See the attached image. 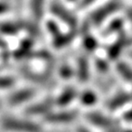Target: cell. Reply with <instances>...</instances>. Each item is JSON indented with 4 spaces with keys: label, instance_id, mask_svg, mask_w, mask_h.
<instances>
[{
    "label": "cell",
    "instance_id": "21",
    "mask_svg": "<svg viewBox=\"0 0 132 132\" xmlns=\"http://www.w3.org/2000/svg\"><path fill=\"white\" fill-rule=\"evenodd\" d=\"M72 70L69 65H62L60 69V74L63 79H69L72 76Z\"/></svg>",
    "mask_w": 132,
    "mask_h": 132
},
{
    "label": "cell",
    "instance_id": "25",
    "mask_svg": "<svg viewBox=\"0 0 132 132\" xmlns=\"http://www.w3.org/2000/svg\"><path fill=\"white\" fill-rule=\"evenodd\" d=\"M123 118H124V119L126 120V121L132 123V109L127 111L126 113H124Z\"/></svg>",
    "mask_w": 132,
    "mask_h": 132
},
{
    "label": "cell",
    "instance_id": "29",
    "mask_svg": "<svg viewBox=\"0 0 132 132\" xmlns=\"http://www.w3.org/2000/svg\"></svg>",
    "mask_w": 132,
    "mask_h": 132
},
{
    "label": "cell",
    "instance_id": "4",
    "mask_svg": "<svg viewBox=\"0 0 132 132\" xmlns=\"http://www.w3.org/2000/svg\"><path fill=\"white\" fill-rule=\"evenodd\" d=\"M86 119L95 127L105 129V131L117 125V122L115 120L99 112H91L87 114Z\"/></svg>",
    "mask_w": 132,
    "mask_h": 132
},
{
    "label": "cell",
    "instance_id": "3",
    "mask_svg": "<svg viewBox=\"0 0 132 132\" xmlns=\"http://www.w3.org/2000/svg\"><path fill=\"white\" fill-rule=\"evenodd\" d=\"M51 11L54 16H56L63 23L67 24L72 29V30H75L77 27V19L69 10H67L63 6L60 4H52L51 6Z\"/></svg>",
    "mask_w": 132,
    "mask_h": 132
},
{
    "label": "cell",
    "instance_id": "28",
    "mask_svg": "<svg viewBox=\"0 0 132 132\" xmlns=\"http://www.w3.org/2000/svg\"><path fill=\"white\" fill-rule=\"evenodd\" d=\"M68 2H70V3H72V2H75V1H77V0H67Z\"/></svg>",
    "mask_w": 132,
    "mask_h": 132
},
{
    "label": "cell",
    "instance_id": "10",
    "mask_svg": "<svg viewBox=\"0 0 132 132\" xmlns=\"http://www.w3.org/2000/svg\"><path fill=\"white\" fill-rule=\"evenodd\" d=\"M129 43L128 39L127 37H121L113 43L107 50V55L109 60H116L122 52L124 47H126L127 44Z\"/></svg>",
    "mask_w": 132,
    "mask_h": 132
},
{
    "label": "cell",
    "instance_id": "13",
    "mask_svg": "<svg viewBox=\"0 0 132 132\" xmlns=\"http://www.w3.org/2000/svg\"><path fill=\"white\" fill-rule=\"evenodd\" d=\"M22 29V24L13 21L0 23V33L4 35H16Z\"/></svg>",
    "mask_w": 132,
    "mask_h": 132
},
{
    "label": "cell",
    "instance_id": "23",
    "mask_svg": "<svg viewBox=\"0 0 132 132\" xmlns=\"http://www.w3.org/2000/svg\"><path fill=\"white\" fill-rule=\"evenodd\" d=\"M95 1H96V0H81L79 6H80V8H84L87 6H90L91 4H93Z\"/></svg>",
    "mask_w": 132,
    "mask_h": 132
},
{
    "label": "cell",
    "instance_id": "12",
    "mask_svg": "<svg viewBox=\"0 0 132 132\" xmlns=\"http://www.w3.org/2000/svg\"><path fill=\"white\" fill-rule=\"evenodd\" d=\"M131 98H132V95H129V94L120 93L110 100L108 105H107V106H108L109 109L114 111V110L118 109V108L122 107L123 105H125L128 102H129V100Z\"/></svg>",
    "mask_w": 132,
    "mask_h": 132
},
{
    "label": "cell",
    "instance_id": "24",
    "mask_svg": "<svg viewBox=\"0 0 132 132\" xmlns=\"http://www.w3.org/2000/svg\"><path fill=\"white\" fill-rule=\"evenodd\" d=\"M8 5L5 2H0V16L8 11Z\"/></svg>",
    "mask_w": 132,
    "mask_h": 132
},
{
    "label": "cell",
    "instance_id": "20",
    "mask_svg": "<svg viewBox=\"0 0 132 132\" xmlns=\"http://www.w3.org/2000/svg\"><path fill=\"white\" fill-rule=\"evenodd\" d=\"M15 81L12 77L9 76H0V89H7L13 86Z\"/></svg>",
    "mask_w": 132,
    "mask_h": 132
},
{
    "label": "cell",
    "instance_id": "22",
    "mask_svg": "<svg viewBox=\"0 0 132 132\" xmlns=\"http://www.w3.org/2000/svg\"><path fill=\"white\" fill-rule=\"evenodd\" d=\"M96 67L98 70H100L101 72H105V71L107 70L108 68V66H107V63L106 62L103 60H98L96 62Z\"/></svg>",
    "mask_w": 132,
    "mask_h": 132
},
{
    "label": "cell",
    "instance_id": "17",
    "mask_svg": "<svg viewBox=\"0 0 132 132\" xmlns=\"http://www.w3.org/2000/svg\"><path fill=\"white\" fill-rule=\"evenodd\" d=\"M117 71L119 72L120 76L127 82H132V68L125 62H118L117 64Z\"/></svg>",
    "mask_w": 132,
    "mask_h": 132
},
{
    "label": "cell",
    "instance_id": "26",
    "mask_svg": "<svg viewBox=\"0 0 132 132\" xmlns=\"http://www.w3.org/2000/svg\"><path fill=\"white\" fill-rule=\"evenodd\" d=\"M6 48H7V44L6 42L5 41L4 39L0 37V50H2V51H6Z\"/></svg>",
    "mask_w": 132,
    "mask_h": 132
},
{
    "label": "cell",
    "instance_id": "7",
    "mask_svg": "<svg viewBox=\"0 0 132 132\" xmlns=\"http://www.w3.org/2000/svg\"><path fill=\"white\" fill-rule=\"evenodd\" d=\"M34 95H35V91L32 89H21L13 93L8 99V102L11 105H19L24 102L29 101V99L34 96Z\"/></svg>",
    "mask_w": 132,
    "mask_h": 132
},
{
    "label": "cell",
    "instance_id": "11",
    "mask_svg": "<svg viewBox=\"0 0 132 132\" xmlns=\"http://www.w3.org/2000/svg\"><path fill=\"white\" fill-rule=\"evenodd\" d=\"M75 37V31L72 30L68 33H60L59 35L53 38L52 43L53 46L57 49H62L65 46L69 45Z\"/></svg>",
    "mask_w": 132,
    "mask_h": 132
},
{
    "label": "cell",
    "instance_id": "18",
    "mask_svg": "<svg viewBox=\"0 0 132 132\" xmlns=\"http://www.w3.org/2000/svg\"><path fill=\"white\" fill-rule=\"evenodd\" d=\"M123 25L124 21L121 19H113L106 27V29H105V35H109V34H113V33L116 32H119L123 28Z\"/></svg>",
    "mask_w": 132,
    "mask_h": 132
},
{
    "label": "cell",
    "instance_id": "19",
    "mask_svg": "<svg viewBox=\"0 0 132 132\" xmlns=\"http://www.w3.org/2000/svg\"><path fill=\"white\" fill-rule=\"evenodd\" d=\"M46 28H47V30L49 31L50 34L52 36V38L56 37L60 33H62L60 31V28H59L58 24L53 20H48L47 24H46Z\"/></svg>",
    "mask_w": 132,
    "mask_h": 132
},
{
    "label": "cell",
    "instance_id": "14",
    "mask_svg": "<svg viewBox=\"0 0 132 132\" xmlns=\"http://www.w3.org/2000/svg\"><path fill=\"white\" fill-rule=\"evenodd\" d=\"M79 99H80L82 105H85V106H92L96 104L97 95L92 90H85L81 94Z\"/></svg>",
    "mask_w": 132,
    "mask_h": 132
},
{
    "label": "cell",
    "instance_id": "16",
    "mask_svg": "<svg viewBox=\"0 0 132 132\" xmlns=\"http://www.w3.org/2000/svg\"><path fill=\"white\" fill-rule=\"evenodd\" d=\"M44 0H30V9L36 20L41 19L43 14Z\"/></svg>",
    "mask_w": 132,
    "mask_h": 132
},
{
    "label": "cell",
    "instance_id": "2",
    "mask_svg": "<svg viewBox=\"0 0 132 132\" xmlns=\"http://www.w3.org/2000/svg\"><path fill=\"white\" fill-rule=\"evenodd\" d=\"M121 7V4L118 0H112L110 2L106 3L101 7L97 8L94 11L90 16V24L93 26H100L105 19H107L110 16L116 13Z\"/></svg>",
    "mask_w": 132,
    "mask_h": 132
},
{
    "label": "cell",
    "instance_id": "1",
    "mask_svg": "<svg viewBox=\"0 0 132 132\" xmlns=\"http://www.w3.org/2000/svg\"><path fill=\"white\" fill-rule=\"evenodd\" d=\"M2 127L8 131L14 132H42L39 124L30 120L6 118L1 122Z\"/></svg>",
    "mask_w": 132,
    "mask_h": 132
},
{
    "label": "cell",
    "instance_id": "6",
    "mask_svg": "<svg viewBox=\"0 0 132 132\" xmlns=\"http://www.w3.org/2000/svg\"><path fill=\"white\" fill-rule=\"evenodd\" d=\"M54 100L51 98H47L43 101L39 102L35 105L29 106L26 109V114L29 116H39V115H48L52 112V106L54 105Z\"/></svg>",
    "mask_w": 132,
    "mask_h": 132
},
{
    "label": "cell",
    "instance_id": "9",
    "mask_svg": "<svg viewBox=\"0 0 132 132\" xmlns=\"http://www.w3.org/2000/svg\"><path fill=\"white\" fill-rule=\"evenodd\" d=\"M76 75L81 82H85L89 79L90 70H89V62L86 57L82 56L78 59L76 68Z\"/></svg>",
    "mask_w": 132,
    "mask_h": 132
},
{
    "label": "cell",
    "instance_id": "5",
    "mask_svg": "<svg viewBox=\"0 0 132 132\" xmlns=\"http://www.w3.org/2000/svg\"><path fill=\"white\" fill-rule=\"evenodd\" d=\"M77 117L75 111H61L49 113L45 116V120L52 124H64L73 121Z\"/></svg>",
    "mask_w": 132,
    "mask_h": 132
},
{
    "label": "cell",
    "instance_id": "8",
    "mask_svg": "<svg viewBox=\"0 0 132 132\" xmlns=\"http://www.w3.org/2000/svg\"><path fill=\"white\" fill-rule=\"evenodd\" d=\"M77 96V91L74 87L68 86L66 87L62 93L60 94V95L57 97L56 100H54V103L59 106H66L69 104H71V102L72 100L75 99V97Z\"/></svg>",
    "mask_w": 132,
    "mask_h": 132
},
{
    "label": "cell",
    "instance_id": "27",
    "mask_svg": "<svg viewBox=\"0 0 132 132\" xmlns=\"http://www.w3.org/2000/svg\"><path fill=\"white\" fill-rule=\"evenodd\" d=\"M77 132H90V131L85 128H79L78 129H77Z\"/></svg>",
    "mask_w": 132,
    "mask_h": 132
},
{
    "label": "cell",
    "instance_id": "15",
    "mask_svg": "<svg viewBox=\"0 0 132 132\" xmlns=\"http://www.w3.org/2000/svg\"><path fill=\"white\" fill-rule=\"evenodd\" d=\"M82 45L87 52H94L98 47V41L94 36L85 32L82 38Z\"/></svg>",
    "mask_w": 132,
    "mask_h": 132
}]
</instances>
